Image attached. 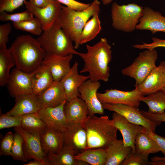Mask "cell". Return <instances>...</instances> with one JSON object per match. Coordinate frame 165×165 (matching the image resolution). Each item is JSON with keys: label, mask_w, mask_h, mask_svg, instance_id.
<instances>
[{"label": "cell", "mask_w": 165, "mask_h": 165, "mask_svg": "<svg viewBox=\"0 0 165 165\" xmlns=\"http://www.w3.org/2000/svg\"><path fill=\"white\" fill-rule=\"evenodd\" d=\"M86 46L87 52L78 55L84 62L80 73L88 72L89 79L92 81L108 82L110 75L108 64L112 59L111 46L106 38H101L93 46Z\"/></svg>", "instance_id": "obj_1"}, {"label": "cell", "mask_w": 165, "mask_h": 165, "mask_svg": "<svg viewBox=\"0 0 165 165\" xmlns=\"http://www.w3.org/2000/svg\"><path fill=\"white\" fill-rule=\"evenodd\" d=\"M9 49L16 68L28 73L41 64L46 54L37 39L30 35L18 36Z\"/></svg>", "instance_id": "obj_2"}, {"label": "cell", "mask_w": 165, "mask_h": 165, "mask_svg": "<svg viewBox=\"0 0 165 165\" xmlns=\"http://www.w3.org/2000/svg\"><path fill=\"white\" fill-rule=\"evenodd\" d=\"M101 2L94 0L86 9L78 11L62 6L57 22L72 42L74 48L78 49L80 45V37L82 31L89 19L95 13H99Z\"/></svg>", "instance_id": "obj_3"}, {"label": "cell", "mask_w": 165, "mask_h": 165, "mask_svg": "<svg viewBox=\"0 0 165 165\" xmlns=\"http://www.w3.org/2000/svg\"><path fill=\"white\" fill-rule=\"evenodd\" d=\"M87 136L88 148H106L117 139L118 129L107 116H88L82 123Z\"/></svg>", "instance_id": "obj_4"}, {"label": "cell", "mask_w": 165, "mask_h": 165, "mask_svg": "<svg viewBox=\"0 0 165 165\" xmlns=\"http://www.w3.org/2000/svg\"><path fill=\"white\" fill-rule=\"evenodd\" d=\"M46 53L50 55L66 56L78 55L72 41L59 24L57 20L49 29L43 31L37 39Z\"/></svg>", "instance_id": "obj_5"}, {"label": "cell", "mask_w": 165, "mask_h": 165, "mask_svg": "<svg viewBox=\"0 0 165 165\" xmlns=\"http://www.w3.org/2000/svg\"><path fill=\"white\" fill-rule=\"evenodd\" d=\"M143 8L135 3L120 5L113 2L111 9L113 27L126 33L133 32L143 15Z\"/></svg>", "instance_id": "obj_6"}, {"label": "cell", "mask_w": 165, "mask_h": 165, "mask_svg": "<svg viewBox=\"0 0 165 165\" xmlns=\"http://www.w3.org/2000/svg\"><path fill=\"white\" fill-rule=\"evenodd\" d=\"M158 57L155 49H146L140 52L130 65L122 69L121 73L134 79L135 86L139 85L156 66V62Z\"/></svg>", "instance_id": "obj_7"}, {"label": "cell", "mask_w": 165, "mask_h": 165, "mask_svg": "<svg viewBox=\"0 0 165 165\" xmlns=\"http://www.w3.org/2000/svg\"><path fill=\"white\" fill-rule=\"evenodd\" d=\"M97 96L102 104H122L138 108L144 96L135 88L132 90L127 91L115 89H107L104 93L97 92Z\"/></svg>", "instance_id": "obj_8"}, {"label": "cell", "mask_w": 165, "mask_h": 165, "mask_svg": "<svg viewBox=\"0 0 165 165\" xmlns=\"http://www.w3.org/2000/svg\"><path fill=\"white\" fill-rule=\"evenodd\" d=\"M102 104L104 109L116 112L129 121L155 132L156 124L145 117L138 108L122 104L104 103Z\"/></svg>", "instance_id": "obj_9"}, {"label": "cell", "mask_w": 165, "mask_h": 165, "mask_svg": "<svg viewBox=\"0 0 165 165\" xmlns=\"http://www.w3.org/2000/svg\"><path fill=\"white\" fill-rule=\"evenodd\" d=\"M100 86L99 81H94L89 79L79 87L81 98L84 101L87 107L88 116H92L97 114L103 115L104 113V109L97 96V90Z\"/></svg>", "instance_id": "obj_10"}, {"label": "cell", "mask_w": 165, "mask_h": 165, "mask_svg": "<svg viewBox=\"0 0 165 165\" xmlns=\"http://www.w3.org/2000/svg\"><path fill=\"white\" fill-rule=\"evenodd\" d=\"M112 116L113 125L121 134L124 145L130 147L132 152H135L136 138L139 133L143 132L144 127L129 121L116 112H114Z\"/></svg>", "instance_id": "obj_11"}, {"label": "cell", "mask_w": 165, "mask_h": 165, "mask_svg": "<svg viewBox=\"0 0 165 165\" xmlns=\"http://www.w3.org/2000/svg\"><path fill=\"white\" fill-rule=\"evenodd\" d=\"M24 4L26 9L39 20L43 31L49 29L57 20L62 6L56 0L44 8L37 7L26 1Z\"/></svg>", "instance_id": "obj_12"}, {"label": "cell", "mask_w": 165, "mask_h": 165, "mask_svg": "<svg viewBox=\"0 0 165 165\" xmlns=\"http://www.w3.org/2000/svg\"><path fill=\"white\" fill-rule=\"evenodd\" d=\"M66 102L55 107L41 108L38 112L48 127L63 133L65 130L68 125L64 111Z\"/></svg>", "instance_id": "obj_13"}, {"label": "cell", "mask_w": 165, "mask_h": 165, "mask_svg": "<svg viewBox=\"0 0 165 165\" xmlns=\"http://www.w3.org/2000/svg\"><path fill=\"white\" fill-rule=\"evenodd\" d=\"M10 95L13 98L24 94L33 93L30 73L13 68L6 85Z\"/></svg>", "instance_id": "obj_14"}, {"label": "cell", "mask_w": 165, "mask_h": 165, "mask_svg": "<svg viewBox=\"0 0 165 165\" xmlns=\"http://www.w3.org/2000/svg\"><path fill=\"white\" fill-rule=\"evenodd\" d=\"M14 130L19 133L23 138V151L27 160L31 159L36 160L48 165L45 160L46 155L42 150L40 136L27 133L21 127H15Z\"/></svg>", "instance_id": "obj_15"}, {"label": "cell", "mask_w": 165, "mask_h": 165, "mask_svg": "<svg viewBox=\"0 0 165 165\" xmlns=\"http://www.w3.org/2000/svg\"><path fill=\"white\" fill-rule=\"evenodd\" d=\"M63 133L64 145L72 147L77 154L87 149V134L81 123L68 124Z\"/></svg>", "instance_id": "obj_16"}, {"label": "cell", "mask_w": 165, "mask_h": 165, "mask_svg": "<svg viewBox=\"0 0 165 165\" xmlns=\"http://www.w3.org/2000/svg\"><path fill=\"white\" fill-rule=\"evenodd\" d=\"M36 96L41 108L55 107L67 101L64 90L61 81H54L49 87Z\"/></svg>", "instance_id": "obj_17"}, {"label": "cell", "mask_w": 165, "mask_h": 165, "mask_svg": "<svg viewBox=\"0 0 165 165\" xmlns=\"http://www.w3.org/2000/svg\"><path fill=\"white\" fill-rule=\"evenodd\" d=\"M136 30H147L152 34L158 32L165 33V16L148 6L144 7L143 14L137 25Z\"/></svg>", "instance_id": "obj_18"}, {"label": "cell", "mask_w": 165, "mask_h": 165, "mask_svg": "<svg viewBox=\"0 0 165 165\" xmlns=\"http://www.w3.org/2000/svg\"><path fill=\"white\" fill-rule=\"evenodd\" d=\"M165 86V73L161 62L159 66L150 72L141 83L135 87L145 96L162 90Z\"/></svg>", "instance_id": "obj_19"}, {"label": "cell", "mask_w": 165, "mask_h": 165, "mask_svg": "<svg viewBox=\"0 0 165 165\" xmlns=\"http://www.w3.org/2000/svg\"><path fill=\"white\" fill-rule=\"evenodd\" d=\"M78 64V62L75 61L68 73L61 81L64 90L67 101L77 97L81 98L79 87L85 81L89 79L88 75L79 74Z\"/></svg>", "instance_id": "obj_20"}, {"label": "cell", "mask_w": 165, "mask_h": 165, "mask_svg": "<svg viewBox=\"0 0 165 165\" xmlns=\"http://www.w3.org/2000/svg\"><path fill=\"white\" fill-rule=\"evenodd\" d=\"M73 54L66 56L50 55L46 53L41 64L49 67L54 81H60L70 71V62Z\"/></svg>", "instance_id": "obj_21"}, {"label": "cell", "mask_w": 165, "mask_h": 165, "mask_svg": "<svg viewBox=\"0 0 165 165\" xmlns=\"http://www.w3.org/2000/svg\"><path fill=\"white\" fill-rule=\"evenodd\" d=\"M14 106L6 113L13 116H22L38 112L41 109L36 96L33 93L21 94L15 97Z\"/></svg>", "instance_id": "obj_22"}, {"label": "cell", "mask_w": 165, "mask_h": 165, "mask_svg": "<svg viewBox=\"0 0 165 165\" xmlns=\"http://www.w3.org/2000/svg\"><path fill=\"white\" fill-rule=\"evenodd\" d=\"M64 111L68 124L81 123L89 115L86 104L79 97L67 101L64 106Z\"/></svg>", "instance_id": "obj_23"}, {"label": "cell", "mask_w": 165, "mask_h": 165, "mask_svg": "<svg viewBox=\"0 0 165 165\" xmlns=\"http://www.w3.org/2000/svg\"><path fill=\"white\" fill-rule=\"evenodd\" d=\"M33 93L38 95L49 87L54 81L48 67L41 64L30 73Z\"/></svg>", "instance_id": "obj_24"}, {"label": "cell", "mask_w": 165, "mask_h": 165, "mask_svg": "<svg viewBox=\"0 0 165 165\" xmlns=\"http://www.w3.org/2000/svg\"><path fill=\"white\" fill-rule=\"evenodd\" d=\"M42 148L46 155L49 153H56L63 147L64 133L48 127L40 136Z\"/></svg>", "instance_id": "obj_25"}, {"label": "cell", "mask_w": 165, "mask_h": 165, "mask_svg": "<svg viewBox=\"0 0 165 165\" xmlns=\"http://www.w3.org/2000/svg\"><path fill=\"white\" fill-rule=\"evenodd\" d=\"M105 165H119L132 151L131 148L124 145L123 139H116L106 148Z\"/></svg>", "instance_id": "obj_26"}, {"label": "cell", "mask_w": 165, "mask_h": 165, "mask_svg": "<svg viewBox=\"0 0 165 165\" xmlns=\"http://www.w3.org/2000/svg\"><path fill=\"white\" fill-rule=\"evenodd\" d=\"M76 154L73 148L64 145L57 153L47 154L45 160L48 165H76L75 156Z\"/></svg>", "instance_id": "obj_27"}, {"label": "cell", "mask_w": 165, "mask_h": 165, "mask_svg": "<svg viewBox=\"0 0 165 165\" xmlns=\"http://www.w3.org/2000/svg\"><path fill=\"white\" fill-rule=\"evenodd\" d=\"M22 116L21 127L27 133L40 136L48 128L38 112L28 114Z\"/></svg>", "instance_id": "obj_28"}, {"label": "cell", "mask_w": 165, "mask_h": 165, "mask_svg": "<svg viewBox=\"0 0 165 165\" xmlns=\"http://www.w3.org/2000/svg\"><path fill=\"white\" fill-rule=\"evenodd\" d=\"M136 152L148 156L160 152L156 142L146 133L142 132L137 135L135 141Z\"/></svg>", "instance_id": "obj_29"}, {"label": "cell", "mask_w": 165, "mask_h": 165, "mask_svg": "<svg viewBox=\"0 0 165 165\" xmlns=\"http://www.w3.org/2000/svg\"><path fill=\"white\" fill-rule=\"evenodd\" d=\"M15 65L14 59L6 46L0 47V86H6L10 77L9 71Z\"/></svg>", "instance_id": "obj_30"}, {"label": "cell", "mask_w": 165, "mask_h": 165, "mask_svg": "<svg viewBox=\"0 0 165 165\" xmlns=\"http://www.w3.org/2000/svg\"><path fill=\"white\" fill-rule=\"evenodd\" d=\"M106 153V148H88L76 154L75 158L84 161L90 165H105Z\"/></svg>", "instance_id": "obj_31"}, {"label": "cell", "mask_w": 165, "mask_h": 165, "mask_svg": "<svg viewBox=\"0 0 165 165\" xmlns=\"http://www.w3.org/2000/svg\"><path fill=\"white\" fill-rule=\"evenodd\" d=\"M99 14H94L85 25L80 35V45L93 40L100 32L101 27L99 18Z\"/></svg>", "instance_id": "obj_32"}, {"label": "cell", "mask_w": 165, "mask_h": 165, "mask_svg": "<svg viewBox=\"0 0 165 165\" xmlns=\"http://www.w3.org/2000/svg\"><path fill=\"white\" fill-rule=\"evenodd\" d=\"M141 101L148 107V112L160 113L165 111V92L162 90L144 96Z\"/></svg>", "instance_id": "obj_33"}, {"label": "cell", "mask_w": 165, "mask_h": 165, "mask_svg": "<svg viewBox=\"0 0 165 165\" xmlns=\"http://www.w3.org/2000/svg\"><path fill=\"white\" fill-rule=\"evenodd\" d=\"M13 25L16 29L37 36H40L43 31L41 22L36 17L27 20L13 22Z\"/></svg>", "instance_id": "obj_34"}, {"label": "cell", "mask_w": 165, "mask_h": 165, "mask_svg": "<svg viewBox=\"0 0 165 165\" xmlns=\"http://www.w3.org/2000/svg\"><path fill=\"white\" fill-rule=\"evenodd\" d=\"M23 139L18 132H15L14 134L13 143L12 147L11 156L14 160L22 162H27L23 151Z\"/></svg>", "instance_id": "obj_35"}, {"label": "cell", "mask_w": 165, "mask_h": 165, "mask_svg": "<svg viewBox=\"0 0 165 165\" xmlns=\"http://www.w3.org/2000/svg\"><path fill=\"white\" fill-rule=\"evenodd\" d=\"M33 14L27 9L22 12L9 14L5 11L0 13V20L2 21H11L17 22L28 20L33 18Z\"/></svg>", "instance_id": "obj_36"}, {"label": "cell", "mask_w": 165, "mask_h": 165, "mask_svg": "<svg viewBox=\"0 0 165 165\" xmlns=\"http://www.w3.org/2000/svg\"><path fill=\"white\" fill-rule=\"evenodd\" d=\"M22 116H13L2 114L0 116V129L12 127H21Z\"/></svg>", "instance_id": "obj_37"}, {"label": "cell", "mask_w": 165, "mask_h": 165, "mask_svg": "<svg viewBox=\"0 0 165 165\" xmlns=\"http://www.w3.org/2000/svg\"><path fill=\"white\" fill-rule=\"evenodd\" d=\"M148 156L132 151L122 162L121 165H149Z\"/></svg>", "instance_id": "obj_38"}, {"label": "cell", "mask_w": 165, "mask_h": 165, "mask_svg": "<svg viewBox=\"0 0 165 165\" xmlns=\"http://www.w3.org/2000/svg\"><path fill=\"white\" fill-rule=\"evenodd\" d=\"M13 134L12 132L7 133L0 142V156H11L13 140Z\"/></svg>", "instance_id": "obj_39"}, {"label": "cell", "mask_w": 165, "mask_h": 165, "mask_svg": "<svg viewBox=\"0 0 165 165\" xmlns=\"http://www.w3.org/2000/svg\"><path fill=\"white\" fill-rule=\"evenodd\" d=\"M26 0H0V13L11 12L21 6Z\"/></svg>", "instance_id": "obj_40"}, {"label": "cell", "mask_w": 165, "mask_h": 165, "mask_svg": "<svg viewBox=\"0 0 165 165\" xmlns=\"http://www.w3.org/2000/svg\"><path fill=\"white\" fill-rule=\"evenodd\" d=\"M152 42L151 43L143 42L142 44H137L132 46L135 48L139 49H151L162 47L165 48V39L156 37H152Z\"/></svg>", "instance_id": "obj_41"}, {"label": "cell", "mask_w": 165, "mask_h": 165, "mask_svg": "<svg viewBox=\"0 0 165 165\" xmlns=\"http://www.w3.org/2000/svg\"><path fill=\"white\" fill-rule=\"evenodd\" d=\"M66 6L78 11H81L87 8L91 3H84L75 0H56Z\"/></svg>", "instance_id": "obj_42"}, {"label": "cell", "mask_w": 165, "mask_h": 165, "mask_svg": "<svg viewBox=\"0 0 165 165\" xmlns=\"http://www.w3.org/2000/svg\"><path fill=\"white\" fill-rule=\"evenodd\" d=\"M12 30L10 24L7 23L0 25V47L6 46L9 41V35Z\"/></svg>", "instance_id": "obj_43"}, {"label": "cell", "mask_w": 165, "mask_h": 165, "mask_svg": "<svg viewBox=\"0 0 165 165\" xmlns=\"http://www.w3.org/2000/svg\"><path fill=\"white\" fill-rule=\"evenodd\" d=\"M140 111L145 117L155 123L157 125H160L162 122H165V112L160 113H152L142 110Z\"/></svg>", "instance_id": "obj_44"}, {"label": "cell", "mask_w": 165, "mask_h": 165, "mask_svg": "<svg viewBox=\"0 0 165 165\" xmlns=\"http://www.w3.org/2000/svg\"><path fill=\"white\" fill-rule=\"evenodd\" d=\"M143 132L147 134L156 142L160 148V151L165 156V138L161 136L144 127Z\"/></svg>", "instance_id": "obj_45"}, {"label": "cell", "mask_w": 165, "mask_h": 165, "mask_svg": "<svg viewBox=\"0 0 165 165\" xmlns=\"http://www.w3.org/2000/svg\"><path fill=\"white\" fill-rule=\"evenodd\" d=\"M54 0H30L29 2L33 5L39 8H45Z\"/></svg>", "instance_id": "obj_46"}, {"label": "cell", "mask_w": 165, "mask_h": 165, "mask_svg": "<svg viewBox=\"0 0 165 165\" xmlns=\"http://www.w3.org/2000/svg\"><path fill=\"white\" fill-rule=\"evenodd\" d=\"M150 165H165V156L163 157L156 156L151 159L149 162Z\"/></svg>", "instance_id": "obj_47"}, {"label": "cell", "mask_w": 165, "mask_h": 165, "mask_svg": "<svg viewBox=\"0 0 165 165\" xmlns=\"http://www.w3.org/2000/svg\"><path fill=\"white\" fill-rule=\"evenodd\" d=\"M23 165H47V164L36 160H33L29 162L24 164Z\"/></svg>", "instance_id": "obj_48"}, {"label": "cell", "mask_w": 165, "mask_h": 165, "mask_svg": "<svg viewBox=\"0 0 165 165\" xmlns=\"http://www.w3.org/2000/svg\"><path fill=\"white\" fill-rule=\"evenodd\" d=\"M87 162L81 160H76V165H89Z\"/></svg>", "instance_id": "obj_49"}, {"label": "cell", "mask_w": 165, "mask_h": 165, "mask_svg": "<svg viewBox=\"0 0 165 165\" xmlns=\"http://www.w3.org/2000/svg\"><path fill=\"white\" fill-rule=\"evenodd\" d=\"M104 5H107L110 4L113 0H101Z\"/></svg>", "instance_id": "obj_50"}, {"label": "cell", "mask_w": 165, "mask_h": 165, "mask_svg": "<svg viewBox=\"0 0 165 165\" xmlns=\"http://www.w3.org/2000/svg\"><path fill=\"white\" fill-rule=\"evenodd\" d=\"M163 64L164 69V70L165 73V61H163L161 62Z\"/></svg>", "instance_id": "obj_51"}, {"label": "cell", "mask_w": 165, "mask_h": 165, "mask_svg": "<svg viewBox=\"0 0 165 165\" xmlns=\"http://www.w3.org/2000/svg\"><path fill=\"white\" fill-rule=\"evenodd\" d=\"M162 90L165 92V86L163 88Z\"/></svg>", "instance_id": "obj_52"}]
</instances>
